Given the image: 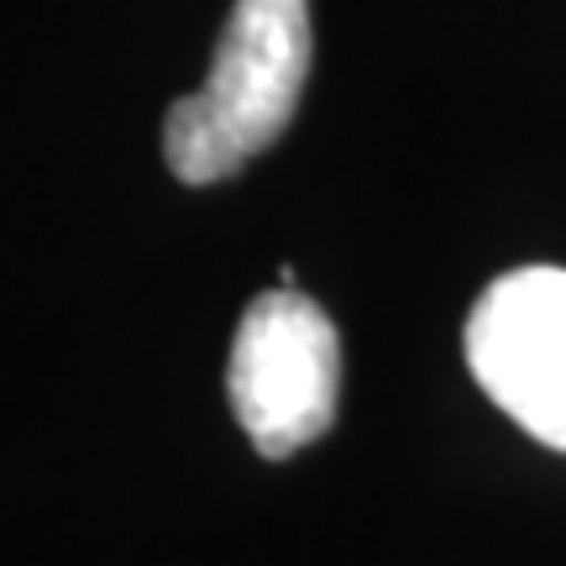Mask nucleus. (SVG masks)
Listing matches in <instances>:
<instances>
[{
    "instance_id": "nucleus-1",
    "label": "nucleus",
    "mask_w": 566,
    "mask_h": 566,
    "mask_svg": "<svg viewBox=\"0 0 566 566\" xmlns=\"http://www.w3.org/2000/svg\"><path fill=\"white\" fill-rule=\"evenodd\" d=\"M310 0H237L210 80L168 105L163 158L184 184H221L294 122L310 80Z\"/></svg>"
},
{
    "instance_id": "nucleus-2",
    "label": "nucleus",
    "mask_w": 566,
    "mask_h": 566,
    "mask_svg": "<svg viewBox=\"0 0 566 566\" xmlns=\"http://www.w3.org/2000/svg\"><path fill=\"white\" fill-rule=\"evenodd\" d=\"M226 394L252 446L273 462L321 441L342 399V342L331 315L294 283L258 294L231 342Z\"/></svg>"
},
{
    "instance_id": "nucleus-3",
    "label": "nucleus",
    "mask_w": 566,
    "mask_h": 566,
    "mask_svg": "<svg viewBox=\"0 0 566 566\" xmlns=\"http://www.w3.org/2000/svg\"><path fill=\"white\" fill-rule=\"evenodd\" d=\"M467 367L509 420L566 451V268H514L467 315Z\"/></svg>"
}]
</instances>
